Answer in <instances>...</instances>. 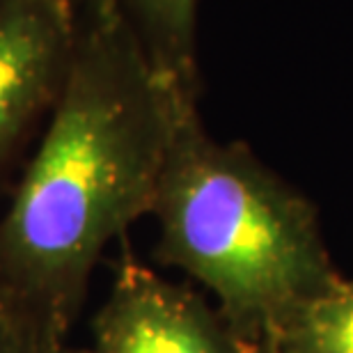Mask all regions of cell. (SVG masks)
Segmentation results:
<instances>
[{
	"label": "cell",
	"mask_w": 353,
	"mask_h": 353,
	"mask_svg": "<svg viewBox=\"0 0 353 353\" xmlns=\"http://www.w3.org/2000/svg\"><path fill=\"white\" fill-rule=\"evenodd\" d=\"M186 99L200 92L154 67L115 0H81L51 124L0 218V292L72 330L105 245L152 214Z\"/></svg>",
	"instance_id": "1"
},
{
	"label": "cell",
	"mask_w": 353,
	"mask_h": 353,
	"mask_svg": "<svg viewBox=\"0 0 353 353\" xmlns=\"http://www.w3.org/2000/svg\"><path fill=\"white\" fill-rule=\"evenodd\" d=\"M197 101L186 99L176 112L152 209L157 255L200 282L232 330L259 351L342 275L314 204L243 143L211 138Z\"/></svg>",
	"instance_id": "2"
},
{
	"label": "cell",
	"mask_w": 353,
	"mask_h": 353,
	"mask_svg": "<svg viewBox=\"0 0 353 353\" xmlns=\"http://www.w3.org/2000/svg\"><path fill=\"white\" fill-rule=\"evenodd\" d=\"M92 353H257L216 305L126 257L94 316Z\"/></svg>",
	"instance_id": "3"
},
{
	"label": "cell",
	"mask_w": 353,
	"mask_h": 353,
	"mask_svg": "<svg viewBox=\"0 0 353 353\" xmlns=\"http://www.w3.org/2000/svg\"><path fill=\"white\" fill-rule=\"evenodd\" d=\"M81 0H0V170L53 108L79 37Z\"/></svg>",
	"instance_id": "4"
},
{
	"label": "cell",
	"mask_w": 353,
	"mask_h": 353,
	"mask_svg": "<svg viewBox=\"0 0 353 353\" xmlns=\"http://www.w3.org/2000/svg\"><path fill=\"white\" fill-rule=\"evenodd\" d=\"M154 67L183 90L200 92L195 62L197 0H115Z\"/></svg>",
	"instance_id": "5"
},
{
	"label": "cell",
	"mask_w": 353,
	"mask_h": 353,
	"mask_svg": "<svg viewBox=\"0 0 353 353\" xmlns=\"http://www.w3.org/2000/svg\"><path fill=\"white\" fill-rule=\"evenodd\" d=\"M257 353H353V280L296 310Z\"/></svg>",
	"instance_id": "6"
},
{
	"label": "cell",
	"mask_w": 353,
	"mask_h": 353,
	"mask_svg": "<svg viewBox=\"0 0 353 353\" xmlns=\"http://www.w3.org/2000/svg\"><path fill=\"white\" fill-rule=\"evenodd\" d=\"M0 353H79L69 333L0 292Z\"/></svg>",
	"instance_id": "7"
}]
</instances>
